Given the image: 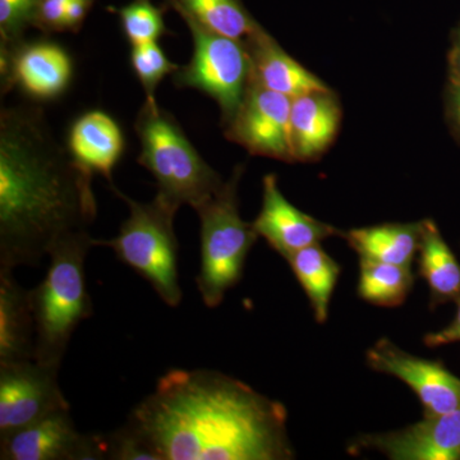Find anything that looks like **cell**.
<instances>
[{
	"mask_svg": "<svg viewBox=\"0 0 460 460\" xmlns=\"http://www.w3.org/2000/svg\"><path fill=\"white\" fill-rule=\"evenodd\" d=\"M454 63H456V80H460V31L458 33V40H456V60H454Z\"/></svg>",
	"mask_w": 460,
	"mask_h": 460,
	"instance_id": "1f68e13d",
	"label": "cell"
},
{
	"mask_svg": "<svg viewBox=\"0 0 460 460\" xmlns=\"http://www.w3.org/2000/svg\"><path fill=\"white\" fill-rule=\"evenodd\" d=\"M58 372L35 359L0 363V438L71 408Z\"/></svg>",
	"mask_w": 460,
	"mask_h": 460,
	"instance_id": "ba28073f",
	"label": "cell"
},
{
	"mask_svg": "<svg viewBox=\"0 0 460 460\" xmlns=\"http://www.w3.org/2000/svg\"><path fill=\"white\" fill-rule=\"evenodd\" d=\"M181 17L193 21L220 35L246 42L261 31L241 0H168Z\"/></svg>",
	"mask_w": 460,
	"mask_h": 460,
	"instance_id": "7402d4cb",
	"label": "cell"
},
{
	"mask_svg": "<svg viewBox=\"0 0 460 460\" xmlns=\"http://www.w3.org/2000/svg\"><path fill=\"white\" fill-rule=\"evenodd\" d=\"M122 128L111 114L90 111L72 123L66 148L77 164L113 184V171L124 153Z\"/></svg>",
	"mask_w": 460,
	"mask_h": 460,
	"instance_id": "2e32d148",
	"label": "cell"
},
{
	"mask_svg": "<svg viewBox=\"0 0 460 460\" xmlns=\"http://www.w3.org/2000/svg\"><path fill=\"white\" fill-rule=\"evenodd\" d=\"M366 359L372 370L407 384L419 396L425 416L460 411V378L440 361L413 356L387 338L372 345Z\"/></svg>",
	"mask_w": 460,
	"mask_h": 460,
	"instance_id": "7c38bea8",
	"label": "cell"
},
{
	"mask_svg": "<svg viewBox=\"0 0 460 460\" xmlns=\"http://www.w3.org/2000/svg\"><path fill=\"white\" fill-rule=\"evenodd\" d=\"M416 275L411 266L361 259L358 296L378 307H399L413 289Z\"/></svg>",
	"mask_w": 460,
	"mask_h": 460,
	"instance_id": "603a6c76",
	"label": "cell"
},
{
	"mask_svg": "<svg viewBox=\"0 0 460 460\" xmlns=\"http://www.w3.org/2000/svg\"><path fill=\"white\" fill-rule=\"evenodd\" d=\"M35 359L31 292L18 284L13 270L0 268V363Z\"/></svg>",
	"mask_w": 460,
	"mask_h": 460,
	"instance_id": "e0dca14e",
	"label": "cell"
},
{
	"mask_svg": "<svg viewBox=\"0 0 460 460\" xmlns=\"http://www.w3.org/2000/svg\"><path fill=\"white\" fill-rule=\"evenodd\" d=\"M290 113L292 99L250 83L241 108L226 126V137L253 155L292 162Z\"/></svg>",
	"mask_w": 460,
	"mask_h": 460,
	"instance_id": "9c48e42d",
	"label": "cell"
},
{
	"mask_svg": "<svg viewBox=\"0 0 460 460\" xmlns=\"http://www.w3.org/2000/svg\"><path fill=\"white\" fill-rule=\"evenodd\" d=\"M420 223H392L343 233L359 259L411 266L420 244Z\"/></svg>",
	"mask_w": 460,
	"mask_h": 460,
	"instance_id": "ffe728a7",
	"label": "cell"
},
{
	"mask_svg": "<svg viewBox=\"0 0 460 460\" xmlns=\"http://www.w3.org/2000/svg\"><path fill=\"white\" fill-rule=\"evenodd\" d=\"M131 66L136 77L140 81L147 100H156L157 86L169 75H174L180 66L172 62L159 42L132 47Z\"/></svg>",
	"mask_w": 460,
	"mask_h": 460,
	"instance_id": "d4e9b609",
	"label": "cell"
},
{
	"mask_svg": "<svg viewBox=\"0 0 460 460\" xmlns=\"http://www.w3.org/2000/svg\"><path fill=\"white\" fill-rule=\"evenodd\" d=\"M96 0H69L62 22V32L80 31Z\"/></svg>",
	"mask_w": 460,
	"mask_h": 460,
	"instance_id": "f1b7e54d",
	"label": "cell"
},
{
	"mask_svg": "<svg viewBox=\"0 0 460 460\" xmlns=\"http://www.w3.org/2000/svg\"><path fill=\"white\" fill-rule=\"evenodd\" d=\"M90 172L51 132L42 109L0 113V268L39 266L98 215Z\"/></svg>",
	"mask_w": 460,
	"mask_h": 460,
	"instance_id": "7a4b0ae2",
	"label": "cell"
},
{
	"mask_svg": "<svg viewBox=\"0 0 460 460\" xmlns=\"http://www.w3.org/2000/svg\"><path fill=\"white\" fill-rule=\"evenodd\" d=\"M287 261L308 296L314 320L325 323L341 266L321 247V243L296 251L288 257Z\"/></svg>",
	"mask_w": 460,
	"mask_h": 460,
	"instance_id": "44dd1931",
	"label": "cell"
},
{
	"mask_svg": "<svg viewBox=\"0 0 460 460\" xmlns=\"http://www.w3.org/2000/svg\"><path fill=\"white\" fill-rule=\"evenodd\" d=\"M192 36V58L172 75L180 89L201 91L217 102L223 126L235 117L251 83V58L246 42L220 35L181 17Z\"/></svg>",
	"mask_w": 460,
	"mask_h": 460,
	"instance_id": "52a82bcc",
	"label": "cell"
},
{
	"mask_svg": "<svg viewBox=\"0 0 460 460\" xmlns=\"http://www.w3.org/2000/svg\"><path fill=\"white\" fill-rule=\"evenodd\" d=\"M450 108L454 122L460 129V80H454L452 90H450Z\"/></svg>",
	"mask_w": 460,
	"mask_h": 460,
	"instance_id": "4dcf8cb0",
	"label": "cell"
},
{
	"mask_svg": "<svg viewBox=\"0 0 460 460\" xmlns=\"http://www.w3.org/2000/svg\"><path fill=\"white\" fill-rule=\"evenodd\" d=\"M363 449L393 460H460V411L425 416L396 431L359 436L350 452Z\"/></svg>",
	"mask_w": 460,
	"mask_h": 460,
	"instance_id": "4fadbf2b",
	"label": "cell"
},
{
	"mask_svg": "<svg viewBox=\"0 0 460 460\" xmlns=\"http://www.w3.org/2000/svg\"><path fill=\"white\" fill-rule=\"evenodd\" d=\"M251 58V83L290 99L330 91L319 77L286 53L265 30L246 41Z\"/></svg>",
	"mask_w": 460,
	"mask_h": 460,
	"instance_id": "9a60e30c",
	"label": "cell"
},
{
	"mask_svg": "<svg viewBox=\"0 0 460 460\" xmlns=\"http://www.w3.org/2000/svg\"><path fill=\"white\" fill-rule=\"evenodd\" d=\"M141 144L138 164L156 181V198L174 210H198L224 184L187 137L178 120L156 100H145L135 123Z\"/></svg>",
	"mask_w": 460,
	"mask_h": 460,
	"instance_id": "277c9868",
	"label": "cell"
},
{
	"mask_svg": "<svg viewBox=\"0 0 460 460\" xmlns=\"http://www.w3.org/2000/svg\"><path fill=\"white\" fill-rule=\"evenodd\" d=\"M243 168H235L213 198L199 206L201 262L196 284L208 308L222 305L224 296L243 275L251 248L259 234L239 213L238 186Z\"/></svg>",
	"mask_w": 460,
	"mask_h": 460,
	"instance_id": "8992f818",
	"label": "cell"
},
{
	"mask_svg": "<svg viewBox=\"0 0 460 460\" xmlns=\"http://www.w3.org/2000/svg\"><path fill=\"white\" fill-rule=\"evenodd\" d=\"M93 246L89 232L51 248L44 280L30 289L35 321V361L60 367L75 329L93 314L84 262Z\"/></svg>",
	"mask_w": 460,
	"mask_h": 460,
	"instance_id": "3957f363",
	"label": "cell"
},
{
	"mask_svg": "<svg viewBox=\"0 0 460 460\" xmlns=\"http://www.w3.org/2000/svg\"><path fill=\"white\" fill-rule=\"evenodd\" d=\"M341 117V108L332 91L292 99L290 124L296 160H310L321 155L334 141Z\"/></svg>",
	"mask_w": 460,
	"mask_h": 460,
	"instance_id": "ac0fdd59",
	"label": "cell"
},
{
	"mask_svg": "<svg viewBox=\"0 0 460 460\" xmlns=\"http://www.w3.org/2000/svg\"><path fill=\"white\" fill-rule=\"evenodd\" d=\"M419 272L428 283L432 307L460 299V263L432 220L420 222Z\"/></svg>",
	"mask_w": 460,
	"mask_h": 460,
	"instance_id": "d6986e66",
	"label": "cell"
},
{
	"mask_svg": "<svg viewBox=\"0 0 460 460\" xmlns=\"http://www.w3.org/2000/svg\"><path fill=\"white\" fill-rule=\"evenodd\" d=\"M111 187L128 206V217L117 237L93 239V246L113 250L117 259L144 278L165 305L178 307L183 296L178 272L180 244L174 232L178 211L160 199L145 204L124 195L114 184Z\"/></svg>",
	"mask_w": 460,
	"mask_h": 460,
	"instance_id": "5b68a950",
	"label": "cell"
},
{
	"mask_svg": "<svg viewBox=\"0 0 460 460\" xmlns=\"http://www.w3.org/2000/svg\"><path fill=\"white\" fill-rule=\"evenodd\" d=\"M2 460H107L104 435L83 434L59 411L0 438Z\"/></svg>",
	"mask_w": 460,
	"mask_h": 460,
	"instance_id": "8fae6325",
	"label": "cell"
},
{
	"mask_svg": "<svg viewBox=\"0 0 460 460\" xmlns=\"http://www.w3.org/2000/svg\"><path fill=\"white\" fill-rule=\"evenodd\" d=\"M252 224L259 237L286 260L302 248L343 234L290 204L281 193L275 174L263 178L261 210Z\"/></svg>",
	"mask_w": 460,
	"mask_h": 460,
	"instance_id": "5bb4252c",
	"label": "cell"
},
{
	"mask_svg": "<svg viewBox=\"0 0 460 460\" xmlns=\"http://www.w3.org/2000/svg\"><path fill=\"white\" fill-rule=\"evenodd\" d=\"M284 404L222 372L175 368L126 425L157 460H289Z\"/></svg>",
	"mask_w": 460,
	"mask_h": 460,
	"instance_id": "6da1fadb",
	"label": "cell"
},
{
	"mask_svg": "<svg viewBox=\"0 0 460 460\" xmlns=\"http://www.w3.org/2000/svg\"><path fill=\"white\" fill-rule=\"evenodd\" d=\"M114 11L119 17L124 36L131 47L159 42L168 33L162 9L151 0H132Z\"/></svg>",
	"mask_w": 460,
	"mask_h": 460,
	"instance_id": "cb8c5ba5",
	"label": "cell"
},
{
	"mask_svg": "<svg viewBox=\"0 0 460 460\" xmlns=\"http://www.w3.org/2000/svg\"><path fill=\"white\" fill-rule=\"evenodd\" d=\"M41 0H0V47H11L25 39L35 25Z\"/></svg>",
	"mask_w": 460,
	"mask_h": 460,
	"instance_id": "484cf974",
	"label": "cell"
},
{
	"mask_svg": "<svg viewBox=\"0 0 460 460\" xmlns=\"http://www.w3.org/2000/svg\"><path fill=\"white\" fill-rule=\"evenodd\" d=\"M423 341L429 348L441 347V345L459 343L460 341V299L456 302V314L452 323L440 330V332H429L423 338Z\"/></svg>",
	"mask_w": 460,
	"mask_h": 460,
	"instance_id": "f546056e",
	"label": "cell"
},
{
	"mask_svg": "<svg viewBox=\"0 0 460 460\" xmlns=\"http://www.w3.org/2000/svg\"><path fill=\"white\" fill-rule=\"evenodd\" d=\"M108 460H157L155 454L128 426L104 435Z\"/></svg>",
	"mask_w": 460,
	"mask_h": 460,
	"instance_id": "4316f807",
	"label": "cell"
},
{
	"mask_svg": "<svg viewBox=\"0 0 460 460\" xmlns=\"http://www.w3.org/2000/svg\"><path fill=\"white\" fill-rule=\"evenodd\" d=\"M2 93L18 89L35 102L62 96L74 75V63L65 48L49 40L25 39L0 47Z\"/></svg>",
	"mask_w": 460,
	"mask_h": 460,
	"instance_id": "30bf717a",
	"label": "cell"
},
{
	"mask_svg": "<svg viewBox=\"0 0 460 460\" xmlns=\"http://www.w3.org/2000/svg\"><path fill=\"white\" fill-rule=\"evenodd\" d=\"M69 0H41L35 29L44 33L62 32V22Z\"/></svg>",
	"mask_w": 460,
	"mask_h": 460,
	"instance_id": "83f0119b",
	"label": "cell"
}]
</instances>
